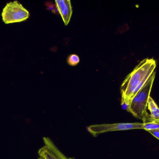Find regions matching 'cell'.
Masks as SVG:
<instances>
[{
    "label": "cell",
    "mask_w": 159,
    "mask_h": 159,
    "mask_svg": "<svg viewBox=\"0 0 159 159\" xmlns=\"http://www.w3.org/2000/svg\"><path fill=\"white\" fill-rule=\"evenodd\" d=\"M156 66L154 59H144L126 77L120 87L121 105L123 109L128 111L132 100L149 79Z\"/></svg>",
    "instance_id": "6da1fadb"
},
{
    "label": "cell",
    "mask_w": 159,
    "mask_h": 159,
    "mask_svg": "<svg viewBox=\"0 0 159 159\" xmlns=\"http://www.w3.org/2000/svg\"><path fill=\"white\" fill-rule=\"evenodd\" d=\"M156 75V72L155 71L144 86L134 97L127 111L137 119L143 120L149 115L147 108Z\"/></svg>",
    "instance_id": "7a4b0ae2"
},
{
    "label": "cell",
    "mask_w": 159,
    "mask_h": 159,
    "mask_svg": "<svg viewBox=\"0 0 159 159\" xmlns=\"http://www.w3.org/2000/svg\"><path fill=\"white\" fill-rule=\"evenodd\" d=\"M2 21L5 24L21 22L30 16L29 11L18 1L7 3L2 13Z\"/></svg>",
    "instance_id": "3957f363"
},
{
    "label": "cell",
    "mask_w": 159,
    "mask_h": 159,
    "mask_svg": "<svg viewBox=\"0 0 159 159\" xmlns=\"http://www.w3.org/2000/svg\"><path fill=\"white\" fill-rule=\"evenodd\" d=\"M87 131L94 137L102 133L117 131L143 129V123H120L92 125L87 128Z\"/></svg>",
    "instance_id": "277c9868"
},
{
    "label": "cell",
    "mask_w": 159,
    "mask_h": 159,
    "mask_svg": "<svg viewBox=\"0 0 159 159\" xmlns=\"http://www.w3.org/2000/svg\"><path fill=\"white\" fill-rule=\"evenodd\" d=\"M57 8L61 16L65 25L70 22L72 14V8L70 0H57L55 1Z\"/></svg>",
    "instance_id": "5b68a950"
},
{
    "label": "cell",
    "mask_w": 159,
    "mask_h": 159,
    "mask_svg": "<svg viewBox=\"0 0 159 159\" xmlns=\"http://www.w3.org/2000/svg\"><path fill=\"white\" fill-rule=\"evenodd\" d=\"M38 154L44 159H61L48 145L45 143L39 150Z\"/></svg>",
    "instance_id": "8992f818"
},
{
    "label": "cell",
    "mask_w": 159,
    "mask_h": 159,
    "mask_svg": "<svg viewBox=\"0 0 159 159\" xmlns=\"http://www.w3.org/2000/svg\"><path fill=\"white\" fill-rule=\"evenodd\" d=\"M143 121V129L147 131L159 130V120L152 119L150 115Z\"/></svg>",
    "instance_id": "52a82bcc"
},
{
    "label": "cell",
    "mask_w": 159,
    "mask_h": 159,
    "mask_svg": "<svg viewBox=\"0 0 159 159\" xmlns=\"http://www.w3.org/2000/svg\"><path fill=\"white\" fill-rule=\"evenodd\" d=\"M148 108L150 111V116L151 118L156 120H159V107L151 97L148 100Z\"/></svg>",
    "instance_id": "ba28073f"
},
{
    "label": "cell",
    "mask_w": 159,
    "mask_h": 159,
    "mask_svg": "<svg viewBox=\"0 0 159 159\" xmlns=\"http://www.w3.org/2000/svg\"><path fill=\"white\" fill-rule=\"evenodd\" d=\"M45 143L47 144L55 152L56 154L60 157L61 159H75L74 158H67L59 149L58 148V147L55 145V144L54 143L52 140L49 138H47L45 139L44 141Z\"/></svg>",
    "instance_id": "9c48e42d"
},
{
    "label": "cell",
    "mask_w": 159,
    "mask_h": 159,
    "mask_svg": "<svg viewBox=\"0 0 159 159\" xmlns=\"http://www.w3.org/2000/svg\"><path fill=\"white\" fill-rule=\"evenodd\" d=\"M80 62L79 57L75 54L70 55L68 59V63L71 66L77 65Z\"/></svg>",
    "instance_id": "30bf717a"
},
{
    "label": "cell",
    "mask_w": 159,
    "mask_h": 159,
    "mask_svg": "<svg viewBox=\"0 0 159 159\" xmlns=\"http://www.w3.org/2000/svg\"><path fill=\"white\" fill-rule=\"evenodd\" d=\"M148 132L159 140V132L157 130H149L148 131Z\"/></svg>",
    "instance_id": "8fae6325"
},
{
    "label": "cell",
    "mask_w": 159,
    "mask_h": 159,
    "mask_svg": "<svg viewBox=\"0 0 159 159\" xmlns=\"http://www.w3.org/2000/svg\"><path fill=\"white\" fill-rule=\"evenodd\" d=\"M38 159H44L43 157H41V156H39V157Z\"/></svg>",
    "instance_id": "7c38bea8"
},
{
    "label": "cell",
    "mask_w": 159,
    "mask_h": 159,
    "mask_svg": "<svg viewBox=\"0 0 159 159\" xmlns=\"http://www.w3.org/2000/svg\"><path fill=\"white\" fill-rule=\"evenodd\" d=\"M157 131H158V132H159V130H157Z\"/></svg>",
    "instance_id": "4fadbf2b"
}]
</instances>
